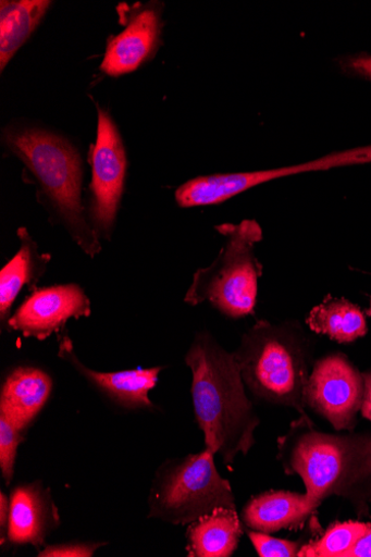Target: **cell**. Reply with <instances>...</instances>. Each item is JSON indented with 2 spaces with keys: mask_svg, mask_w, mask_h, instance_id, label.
<instances>
[{
  "mask_svg": "<svg viewBox=\"0 0 371 557\" xmlns=\"http://www.w3.org/2000/svg\"><path fill=\"white\" fill-rule=\"evenodd\" d=\"M103 543H71L51 545L39 552L40 557H91Z\"/></svg>",
  "mask_w": 371,
  "mask_h": 557,
  "instance_id": "cell-23",
  "label": "cell"
},
{
  "mask_svg": "<svg viewBox=\"0 0 371 557\" xmlns=\"http://www.w3.org/2000/svg\"><path fill=\"white\" fill-rule=\"evenodd\" d=\"M341 69L353 76L371 82V55L357 54L343 58L339 61Z\"/></svg>",
  "mask_w": 371,
  "mask_h": 557,
  "instance_id": "cell-24",
  "label": "cell"
},
{
  "mask_svg": "<svg viewBox=\"0 0 371 557\" xmlns=\"http://www.w3.org/2000/svg\"><path fill=\"white\" fill-rule=\"evenodd\" d=\"M366 314H367L368 317H371V298H370L369 308H368V310L366 311Z\"/></svg>",
  "mask_w": 371,
  "mask_h": 557,
  "instance_id": "cell-28",
  "label": "cell"
},
{
  "mask_svg": "<svg viewBox=\"0 0 371 557\" xmlns=\"http://www.w3.org/2000/svg\"><path fill=\"white\" fill-rule=\"evenodd\" d=\"M363 379V395L361 403V414L367 420L371 421V371L362 375Z\"/></svg>",
  "mask_w": 371,
  "mask_h": 557,
  "instance_id": "cell-25",
  "label": "cell"
},
{
  "mask_svg": "<svg viewBox=\"0 0 371 557\" xmlns=\"http://www.w3.org/2000/svg\"><path fill=\"white\" fill-rule=\"evenodd\" d=\"M317 510L306 493L270 491L246 503L242 520L252 531L273 534L282 530L302 529L312 520Z\"/></svg>",
  "mask_w": 371,
  "mask_h": 557,
  "instance_id": "cell-14",
  "label": "cell"
},
{
  "mask_svg": "<svg viewBox=\"0 0 371 557\" xmlns=\"http://www.w3.org/2000/svg\"><path fill=\"white\" fill-rule=\"evenodd\" d=\"M309 329L338 343H351L367 333L362 311L346 299L326 298L313 308L306 319Z\"/></svg>",
  "mask_w": 371,
  "mask_h": 557,
  "instance_id": "cell-19",
  "label": "cell"
},
{
  "mask_svg": "<svg viewBox=\"0 0 371 557\" xmlns=\"http://www.w3.org/2000/svg\"><path fill=\"white\" fill-rule=\"evenodd\" d=\"M225 243L213 264L198 270L184 300L191 307L210 302L223 315L238 320L255 313L262 265L255 247L262 239L253 220L217 226Z\"/></svg>",
  "mask_w": 371,
  "mask_h": 557,
  "instance_id": "cell-5",
  "label": "cell"
},
{
  "mask_svg": "<svg viewBox=\"0 0 371 557\" xmlns=\"http://www.w3.org/2000/svg\"><path fill=\"white\" fill-rule=\"evenodd\" d=\"M370 529V523L360 521L337 522L320 539L305 544L298 557H346Z\"/></svg>",
  "mask_w": 371,
  "mask_h": 557,
  "instance_id": "cell-20",
  "label": "cell"
},
{
  "mask_svg": "<svg viewBox=\"0 0 371 557\" xmlns=\"http://www.w3.org/2000/svg\"><path fill=\"white\" fill-rule=\"evenodd\" d=\"M61 524L49 490L32 483L17 486L11 495L8 540L14 545L45 546L48 535Z\"/></svg>",
  "mask_w": 371,
  "mask_h": 557,
  "instance_id": "cell-13",
  "label": "cell"
},
{
  "mask_svg": "<svg viewBox=\"0 0 371 557\" xmlns=\"http://www.w3.org/2000/svg\"><path fill=\"white\" fill-rule=\"evenodd\" d=\"M127 169V151L121 132L108 110L98 107L87 218L99 239L112 238L122 206Z\"/></svg>",
  "mask_w": 371,
  "mask_h": 557,
  "instance_id": "cell-7",
  "label": "cell"
},
{
  "mask_svg": "<svg viewBox=\"0 0 371 557\" xmlns=\"http://www.w3.org/2000/svg\"><path fill=\"white\" fill-rule=\"evenodd\" d=\"M189 525L187 552L190 557H231L243 536L235 509L220 508Z\"/></svg>",
  "mask_w": 371,
  "mask_h": 557,
  "instance_id": "cell-17",
  "label": "cell"
},
{
  "mask_svg": "<svg viewBox=\"0 0 371 557\" xmlns=\"http://www.w3.org/2000/svg\"><path fill=\"white\" fill-rule=\"evenodd\" d=\"M363 379L341 354L317 361L306 388V404L341 432H353L361 410Z\"/></svg>",
  "mask_w": 371,
  "mask_h": 557,
  "instance_id": "cell-9",
  "label": "cell"
},
{
  "mask_svg": "<svg viewBox=\"0 0 371 557\" xmlns=\"http://www.w3.org/2000/svg\"><path fill=\"white\" fill-rule=\"evenodd\" d=\"M369 163L371 145L336 151L321 159L292 166L199 176L180 186L175 198L178 207L183 209L218 206L244 191L279 178Z\"/></svg>",
  "mask_w": 371,
  "mask_h": 557,
  "instance_id": "cell-8",
  "label": "cell"
},
{
  "mask_svg": "<svg viewBox=\"0 0 371 557\" xmlns=\"http://www.w3.org/2000/svg\"><path fill=\"white\" fill-rule=\"evenodd\" d=\"M23 430L4 416H0V470L5 482L11 484L20 444L23 442Z\"/></svg>",
  "mask_w": 371,
  "mask_h": 557,
  "instance_id": "cell-21",
  "label": "cell"
},
{
  "mask_svg": "<svg viewBox=\"0 0 371 557\" xmlns=\"http://www.w3.org/2000/svg\"><path fill=\"white\" fill-rule=\"evenodd\" d=\"M51 392L52 380L47 372L35 367H18L3 382L0 416L24 431L44 409Z\"/></svg>",
  "mask_w": 371,
  "mask_h": 557,
  "instance_id": "cell-15",
  "label": "cell"
},
{
  "mask_svg": "<svg viewBox=\"0 0 371 557\" xmlns=\"http://www.w3.org/2000/svg\"><path fill=\"white\" fill-rule=\"evenodd\" d=\"M346 557H371V529L348 552Z\"/></svg>",
  "mask_w": 371,
  "mask_h": 557,
  "instance_id": "cell-26",
  "label": "cell"
},
{
  "mask_svg": "<svg viewBox=\"0 0 371 557\" xmlns=\"http://www.w3.org/2000/svg\"><path fill=\"white\" fill-rule=\"evenodd\" d=\"M17 235L21 247L15 257L0 271V320L3 324L11 319L14 302L23 288H37L36 284L45 274L51 259L49 255H41L27 228H18Z\"/></svg>",
  "mask_w": 371,
  "mask_h": 557,
  "instance_id": "cell-16",
  "label": "cell"
},
{
  "mask_svg": "<svg viewBox=\"0 0 371 557\" xmlns=\"http://www.w3.org/2000/svg\"><path fill=\"white\" fill-rule=\"evenodd\" d=\"M11 512V499L4 492L0 494V525H2V539L4 537V531L9 527Z\"/></svg>",
  "mask_w": 371,
  "mask_h": 557,
  "instance_id": "cell-27",
  "label": "cell"
},
{
  "mask_svg": "<svg viewBox=\"0 0 371 557\" xmlns=\"http://www.w3.org/2000/svg\"><path fill=\"white\" fill-rule=\"evenodd\" d=\"M150 519L188 525L220 508L235 509L231 482L221 476L215 454H198L166 461L157 470L148 497Z\"/></svg>",
  "mask_w": 371,
  "mask_h": 557,
  "instance_id": "cell-6",
  "label": "cell"
},
{
  "mask_svg": "<svg viewBox=\"0 0 371 557\" xmlns=\"http://www.w3.org/2000/svg\"><path fill=\"white\" fill-rule=\"evenodd\" d=\"M91 302L78 284H62L35 288L26 297L8 326L28 338L45 341L72 319L89 318Z\"/></svg>",
  "mask_w": 371,
  "mask_h": 557,
  "instance_id": "cell-10",
  "label": "cell"
},
{
  "mask_svg": "<svg viewBox=\"0 0 371 557\" xmlns=\"http://www.w3.org/2000/svg\"><path fill=\"white\" fill-rule=\"evenodd\" d=\"M185 363L191 371L195 418L205 446L231 466L256 444L255 432L260 424L234 352L202 331L195 335Z\"/></svg>",
  "mask_w": 371,
  "mask_h": 557,
  "instance_id": "cell-2",
  "label": "cell"
},
{
  "mask_svg": "<svg viewBox=\"0 0 371 557\" xmlns=\"http://www.w3.org/2000/svg\"><path fill=\"white\" fill-rule=\"evenodd\" d=\"M49 0H2L0 2V71L2 73L41 24Z\"/></svg>",
  "mask_w": 371,
  "mask_h": 557,
  "instance_id": "cell-18",
  "label": "cell"
},
{
  "mask_svg": "<svg viewBox=\"0 0 371 557\" xmlns=\"http://www.w3.org/2000/svg\"><path fill=\"white\" fill-rule=\"evenodd\" d=\"M277 444L285 473L302 480L317 508L338 496L351 503L359 518L370 517L371 433H326L304 414Z\"/></svg>",
  "mask_w": 371,
  "mask_h": 557,
  "instance_id": "cell-1",
  "label": "cell"
},
{
  "mask_svg": "<svg viewBox=\"0 0 371 557\" xmlns=\"http://www.w3.org/2000/svg\"><path fill=\"white\" fill-rule=\"evenodd\" d=\"M59 357L119 407L128 410L152 408L149 392L157 385L163 368L110 373L94 371L77 358L73 342L66 335L60 337Z\"/></svg>",
  "mask_w": 371,
  "mask_h": 557,
  "instance_id": "cell-12",
  "label": "cell"
},
{
  "mask_svg": "<svg viewBox=\"0 0 371 557\" xmlns=\"http://www.w3.org/2000/svg\"><path fill=\"white\" fill-rule=\"evenodd\" d=\"M301 329L259 321L234 351L245 385L257 398L306 414L310 348Z\"/></svg>",
  "mask_w": 371,
  "mask_h": 557,
  "instance_id": "cell-4",
  "label": "cell"
},
{
  "mask_svg": "<svg viewBox=\"0 0 371 557\" xmlns=\"http://www.w3.org/2000/svg\"><path fill=\"white\" fill-rule=\"evenodd\" d=\"M162 15L161 3H148L133 11L124 30L108 40L100 71L116 78L147 64L161 44Z\"/></svg>",
  "mask_w": 371,
  "mask_h": 557,
  "instance_id": "cell-11",
  "label": "cell"
},
{
  "mask_svg": "<svg viewBox=\"0 0 371 557\" xmlns=\"http://www.w3.org/2000/svg\"><path fill=\"white\" fill-rule=\"evenodd\" d=\"M248 536L260 557H296L305 541H290L273 537L270 534L249 531Z\"/></svg>",
  "mask_w": 371,
  "mask_h": 557,
  "instance_id": "cell-22",
  "label": "cell"
},
{
  "mask_svg": "<svg viewBox=\"0 0 371 557\" xmlns=\"http://www.w3.org/2000/svg\"><path fill=\"white\" fill-rule=\"evenodd\" d=\"M3 144L24 165L51 222L61 225L87 257H97L101 244L83 206L84 168L77 147L54 131L29 124L7 127Z\"/></svg>",
  "mask_w": 371,
  "mask_h": 557,
  "instance_id": "cell-3",
  "label": "cell"
}]
</instances>
